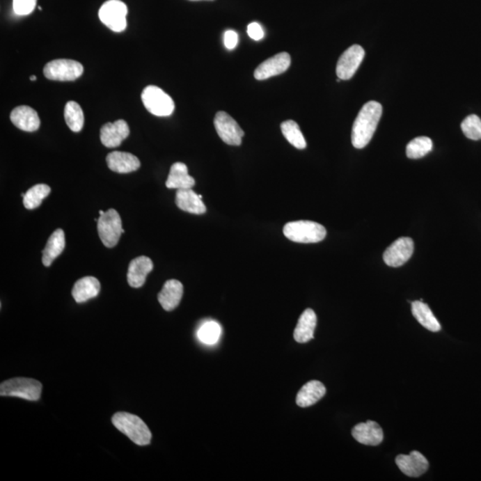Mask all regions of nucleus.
<instances>
[{"mask_svg": "<svg viewBox=\"0 0 481 481\" xmlns=\"http://www.w3.org/2000/svg\"><path fill=\"white\" fill-rule=\"evenodd\" d=\"M107 162L111 171L122 174L138 171L141 166L139 159L129 152H111L107 155Z\"/></svg>", "mask_w": 481, "mask_h": 481, "instance_id": "18", "label": "nucleus"}, {"mask_svg": "<svg viewBox=\"0 0 481 481\" xmlns=\"http://www.w3.org/2000/svg\"><path fill=\"white\" fill-rule=\"evenodd\" d=\"M412 313L416 320L427 330L431 332H439L441 330V324L432 313L429 306L422 301H413L412 303Z\"/></svg>", "mask_w": 481, "mask_h": 481, "instance_id": "26", "label": "nucleus"}, {"mask_svg": "<svg viewBox=\"0 0 481 481\" xmlns=\"http://www.w3.org/2000/svg\"><path fill=\"white\" fill-rule=\"evenodd\" d=\"M51 192L50 187L47 184H36L29 189L24 196V205L28 210L38 208L42 203L43 200L49 196Z\"/></svg>", "mask_w": 481, "mask_h": 481, "instance_id": "29", "label": "nucleus"}, {"mask_svg": "<svg viewBox=\"0 0 481 481\" xmlns=\"http://www.w3.org/2000/svg\"><path fill=\"white\" fill-rule=\"evenodd\" d=\"M433 148L432 139L427 136H419L413 139L407 146V155L410 159L425 157Z\"/></svg>", "mask_w": 481, "mask_h": 481, "instance_id": "30", "label": "nucleus"}, {"mask_svg": "<svg viewBox=\"0 0 481 481\" xmlns=\"http://www.w3.org/2000/svg\"><path fill=\"white\" fill-rule=\"evenodd\" d=\"M224 44L228 49H235L238 44V34L235 31H227L224 34Z\"/></svg>", "mask_w": 481, "mask_h": 481, "instance_id": "35", "label": "nucleus"}, {"mask_svg": "<svg viewBox=\"0 0 481 481\" xmlns=\"http://www.w3.org/2000/svg\"><path fill=\"white\" fill-rule=\"evenodd\" d=\"M191 1H200V0H191ZM208 1H212V0H208Z\"/></svg>", "mask_w": 481, "mask_h": 481, "instance_id": "37", "label": "nucleus"}, {"mask_svg": "<svg viewBox=\"0 0 481 481\" xmlns=\"http://www.w3.org/2000/svg\"><path fill=\"white\" fill-rule=\"evenodd\" d=\"M154 269V263L150 258L140 256L136 258L129 264L127 270V283L133 288L142 287L145 283L148 274Z\"/></svg>", "mask_w": 481, "mask_h": 481, "instance_id": "17", "label": "nucleus"}, {"mask_svg": "<svg viewBox=\"0 0 481 481\" xmlns=\"http://www.w3.org/2000/svg\"><path fill=\"white\" fill-rule=\"evenodd\" d=\"M30 79H31V81H36L37 77H36V76L33 75V76H31Z\"/></svg>", "mask_w": 481, "mask_h": 481, "instance_id": "36", "label": "nucleus"}, {"mask_svg": "<svg viewBox=\"0 0 481 481\" xmlns=\"http://www.w3.org/2000/svg\"><path fill=\"white\" fill-rule=\"evenodd\" d=\"M326 393V388L322 382L318 381H308L299 391L296 403L301 407L313 406Z\"/></svg>", "mask_w": 481, "mask_h": 481, "instance_id": "24", "label": "nucleus"}, {"mask_svg": "<svg viewBox=\"0 0 481 481\" xmlns=\"http://www.w3.org/2000/svg\"><path fill=\"white\" fill-rule=\"evenodd\" d=\"M37 0H13V8L18 15H28L33 12Z\"/></svg>", "mask_w": 481, "mask_h": 481, "instance_id": "33", "label": "nucleus"}, {"mask_svg": "<svg viewBox=\"0 0 481 481\" xmlns=\"http://www.w3.org/2000/svg\"><path fill=\"white\" fill-rule=\"evenodd\" d=\"M13 124L19 129L26 132H34L40 129V119L37 111L27 105L15 108L10 114Z\"/></svg>", "mask_w": 481, "mask_h": 481, "instance_id": "15", "label": "nucleus"}, {"mask_svg": "<svg viewBox=\"0 0 481 481\" xmlns=\"http://www.w3.org/2000/svg\"><path fill=\"white\" fill-rule=\"evenodd\" d=\"M97 231L102 243L107 248H113L119 243L123 228L122 219L116 210L110 209L97 219Z\"/></svg>", "mask_w": 481, "mask_h": 481, "instance_id": "6", "label": "nucleus"}, {"mask_svg": "<svg viewBox=\"0 0 481 481\" xmlns=\"http://www.w3.org/2000/svg\"><path fill=\"white\" fill-rule=\"evenodd\" d=\"M290 65H291V56L288 53L282 52L274 56L271 58L266 60L261 63L254 72V77L258 81H264V79L274 77L282 74V73L287 71Z\"/></svg>", "mask_w": 481, "mask_h": 481, "instance_id": "12", "label": "nucleus"}, {"mask_svg": "<svg viewBox=\"0 0 481 481\" xmlns=\"http://www.w3.org/2000/svg\"><path fill=\"white\" fill-rule=\"evenodd\" d=\"M113 425L120 432L125 434L135 444L139 445H149L152 439V433L144 420L132 413H116L111 419Z\"/></svg>", "mask_w": 481, "mask_h": 481, "instance_id": "2", "label": "nucleus"}, {"mask_svg": "<svg viewBox=\"0 0 481 481\" xmlns=\"http://www.w3.org/2000/svg\"><path fill=\"white\" fill-rule=\"evenodd\" d=\"M100 288V283L95 277L86 276L75 283L72 293L77 303H84L88 299L97 297Z\"/></svg>", "mask_w": 481, "mask_h": 481, "instance_id": "23", "label": "nucleus"}, {"mask_svg": "<svg viewBox=\"0 0 481 481\" xmlns=\"http://www.w3.org/2000/svg\"><path fill=\"white\" fill-rule=\"evenodd\" d=\"M461 129L466 138L475 141L481 139V120L475 114L465 118L461 124Z\"/></svg>", "mask_w": 481, "mask_h": 481, "instance_id": "32", "label": "nucleus"}, {"mask_svg": "<svg viewBox=\"0 0 481 481\" xmlns=\"http://www.w3.org/2000/svg\"><path fill=\"white\" fill-rule=\"evenodd\" d=\"M365 55V49L359 45H353L340 56L337 63L336 74L342 81H348L354 76Z\"/></svg>", "mask_w": 481, "mask_h": 481, "instance_id": "10", "label": "nucleus"}, {"mask_svg": "<svg viewBox=\"0 0 481 481\" xmlns=\"http://www.w3.org/2000/svg\"><path fill=\"white\" fill-rule=\"evenodd\" d=\"M129 135V125L123 120L104 124L100 132L102 144L108 148H118Z\"/></svg>", "mask_w": 481, "mask_h": 481, "instance_id": "14", "label": "nucleus"}, {"mask_svg": "<svg viewBox=\"0 0 481 481\" xmlns=\"http://www.w3.org/2000/svg\"><path fill=\"white\" fill-rule=\"evenodd\" d=\"M247 33L251 39L254 40H260L264 38L263 28L258 22H251L248 25Z\"/></svg>", "mask_w": 481, "mask_h": 481, "instance_id": "34", "label": "nucleus"}, {"mask_svg": "<svg viewBox=\"0 0 481 481\" xmlns=\"http://www.w3.org/2000/svg\"><path fill=\"white\" fill-rule=\"evenodd\" d=\"M317 315L313 310L308 308L299 317L294 330V340L299 343H306L314 339V332L317 326Z\"/></svg>", "mask_w": 481, "mask_h": 481, "instance_id": "21", "label": "nucleus"}, {"mask_svg": "<svg viewBox=\"0 0 481 481\" xmlns=\"http://www.w3.org/2000/svg\"><path fill=\"white\" fill-rule=\"evenodd\" d=\"M413 241L409 237H401L395 241L384 253V262L388 267L403 266L410 260L415 249Z\"/></svg>", "mask_w": 481, "mask_h": 481, "instance_id": "11", "label": "nucleus"}, {"mask_svg": "<svg viewBox=\"0 0 481 481\" xmlns=\"http://www.w3.org/2000/svg\"><path fill=\"white\" fill-rule=\"evenodd\" d=\"M141 100L146 110L155 116H171L175 110L173 100L156 86L146 87L142 92Z\"/></svg>", "mask_w": 481, "mask_h": 481, "instance_id": "5", "label": "nucleus"}, {"mask_svg": "<svg viewBox=\"0 0 481 481\" xmlns=\"http://www.w3.org/2000/svg\"><path fill=\"white\" fill-rule=\"evenodd\" d=\"M221 334V327L216 322L208 321L199 328L197 337L205 344L212 345L219 340Z\"/></svg>", "mask_w": 481, "mask_h": 481, "instance_id": "31", "label": "nucleus"}, {"mask_svg": "<svg viewBox=\"0 0 481 481\" xmlns=\"http://www.w3.org/2000/svg\"><path fill=\"white\" fill-rule=\"evenodd\" d=\"M381 114L382 107L378 102H368L362 107L352 127V142L355 148H365L370 143Z\"/></svg>", "mask_w": 481, "mask_h": 481, "instance_id": "1", "label": "nucleus"}, {"mask_svg": "<svg viewBox=\"0 0 481 481\" xmlns=\"http://www.w3.org/2000/svg\"><path fill=\"white\" fill-rule=\"evenodd\" d=\"M184 287L178 280H168L158 295V301L166 311H172L180 305L182 299Z\"/></svg>", "mask_w": 481, "mask_h": 481, "instance_id": "19", "label": "nucleus"}, {"mask_svg": "<svg viewBox=\"0 0 481 481\" xmlns=\"http://www.w3.org/2000/svg\"><path fill=\"white\" fill-rule=\"evenodd\" d=\"M281 130L283 136L292 145L297 149H305L307 143L297 123L289 120L281 124Z\"/></svg>", "mask_w": 481, "mask_h": 481, "instance_id": "28", "label": "nucleus"}, {"mask_svg": "<svg viewBox=\"0 0 481 481\" xmlns=\"http://www.w3.org/2000/svg\"><path fill=\"white\" fill-rule=\"evenodd\" d=\"M283 234L290 241L299 244H315L326 237V229L317 222L299 221L287 223Z\"/></svg>", "mask_w": 481, "mask_h": 481, "instance_id": "3", "label": "nucleus"}, {"mask_svg": "<svg viewBox=\"0 0 481 481\" xmlns=\"http://www.w3.org/2000/svg\"><path fill=\"white\" fill-rule=\"evenodd\" d=\"M65 119L67 125L73 132H79L84 126V113L81 107L74 101H70L65 108Z\"/></svg>", "mask_w": 481, "mask_h": 481, "instance_id": "27", "label": "nucleus"}, {"mask_svg": "<svg viewBox=\"0 0 481 481\" xmlns=\"http://www.w3.org/2000/svg\"><path fill=\"white\" fill-rule=\"evenodd\" d=\"M353 438L356 441L366 445H378L384 441V432L381 427L374 420L358 423L352 429Z\"/></svg>", "mask_w": 481, "mask_h": 481, "instance_id": "16", "label": "nucleus"}, {"mask_svg": "<svg viewBox=\"0 0 481 481\" xmlns=\"http://www.w3.org/2000/svg\"><path fill=\"white\" fill-rule=\"evenodd\" d=\"M127 8L120 0H108L101 6L100 19L105 26L116 33H122L127 28Z\"/></svg>", "mask_w": 481, "mask_h": 481, "instance_id": "8", "label": "nucleus"}, {"mask_svg": "<svg viewBox=\"0 0 481 481\" xmlns=\"http://www.w3.org/2000/svg\"><path fill=\"white\" fill-rule=\"evenodd\" d=\"M81 63L70 59H56L45 65L44 75L51 81H73L84 74Z\"/></svg>", "mask_w": 481, "mask_h": 481, "instance_id": "7", "label": "nucleus"}, {"mask_svg": "<svg viewBox=\"0 0 481 481\" xmlns=\"http://www.w3.org/2000/svg\"><path fill=\"white\" fill-rule=\"evenodd\" d=\"M42 384L30 378H13L0 385L2 397H17L29 401H38L41 396Z\"/></svg>", "mask_w": 481, "mask_h": 481, "instance_id": "4", "label": "nucleus"}, {"mask_svg": "<svg viewBox=\"0 0 481 481\" xmlns=\"http://www.w3.org/2000/svg\"><path fill=\"white\" fill-rule=\"evenodd\" d=\"M214 126L216 133L222 141L229 145L238 146L242 144L244 136V130L228 113L219 111L214 118Z\"/></svg>", "mask_w": 481, "mask_h": 481, "instance_id": "9", "label": "nucleus"}, {"mask_svg": "<svg viewBox=\"0 0 481 481\" xmlns=\"http://www.w3.org/2000/svg\"><path fill=\"white\" fill-rule=\"evenodd\" d=\"M202 198V196H198L192 189H178L176 194V205L184 212L202 215L206 212V206Z\"/></svg>", "mask_w": 481, "mask_h": 481, "instance_id": "20", "label": "nucleus"}, {"mask_svg": "<svg viewBox=\"0 0 481 481\" xmlns=\"http://www.w3.org/2000/svg\"><path fill=\"white\" fill-rule=\"evenodd\" d=\"M196 180L189 174L187 165L176 162L172 165L166 181V187L170 189H192Z\"/></svg>", "mask_w": 481, "mask_h": 481, "instance_id": "22", "label": "nucleus"}, {"mask_svg": "<svg viewBox=\"0 0 481 481\" xmlns=\"http://www.w3.org/2000/svg\"><path fill=\"white\" fill-rule=\"evenodd\" d=\"M396 464L404 474L412 478L420 477L429 469L428 460L418 451H412L409 455H397Z\"/></svg>", "mask_w": 481, "mask_h": 481, "instance_id": "13", "label": "nucleus"}, {"mask_svg": "<svg viewBox=\"0 0 481 481\" xmlns=\"http://www.w3.org/2000/svg\"><path fill=\"white\" fill-rule=\"evenodd\" d=\"M65 247V235L63 229H56L51 235L46 247L42 251V263L45 267H49L54 260L63 253Z\"/></svg>", "mask_w": 481, "mask_h": 481, "instance_id": "25", "label": "nucleus"}]
</instances>
